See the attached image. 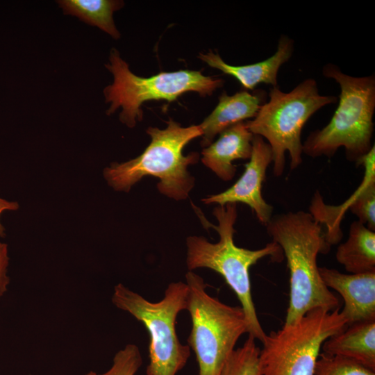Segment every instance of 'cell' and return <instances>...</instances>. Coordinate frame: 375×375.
<instances>
[{
	"label": "cell",
	"mask_w": 375,
	"mask_h": 375,
	"mask_svg": "<svg viewBox=\"0 0 375 375\" xmlns=\"http://www.w3.org/2000/svg\"><path fill=\"white\" fill-rule=\"evenodd\" d=\"M322 74L339 85V103L330 122L310 133L303 143V153L331 158L343 147L347 158L357 163L374 145L375 76H352L331 63L324 66Z\"/></svg>",
	"instance_id": "cell-3"
},
{
	"label": "cell",
	"mask_w": 375,
	"mask_h": 375,
	"mask_svg": "<svg viewBox=\"0 0 375 375\" xmlns=\"http://www.w3.org/2000/svg\"><path fill=\"white\" fill-rule=\"evenodd\" d=\"M323 353L340 356L375 371V319L347 326L322 344Z\"/></svg>",
	"instance_id": "cell-15"
},
{
	"label": "cell",
	"mask_w": 375,
	"mask_h": 375,
	"mask_svg": "<svg viewBox=\"0 0 375 375\" xmlns=\"http://www.w3.org/2000/svg\"><path fill=\"white\" fill-rule=\"evenodd\" d=\"M105 67L113 76V83L103 90L106 102L110 103L106 114L110 115L121 107L119 120L130 128L142 119L141 106L147 101H173L189 92H197L201 97L210 96L224 83L222 78L189 69L140 77L130 70L128 63L115 48L111 49L109 63Z\"/></svg>",
	"instance_id": "cell-6"
},
{
	"label": "cell",
	"mask_w": 375,
	"mask_h": 375,
	"mask_svg": "<svg viewBox=\"0 0 375 375\" xmlns=\"http://www.w3.org/2000/svg\"><path fill=\"white\" fill-rule=\"evenodd\" d=\"M188 295V287L183 282L169 283L158 302L148 301L121 283L115 287V306L142 322L149 334L147 375H176L186 365L190 347L180 342L175 325L178 313L187 309Z\"/></svg>",
	"instance_id": "cell-7"
},
{
	"label": "cell",
	"mask_w": 375,
	"mask_h": 375,
	"mask_svg": "<svg viewBox=\"0 0 375 375\" xmlns=\"http://www.w3.org/2000/svg\"><path fill=\"white\" fill-rule=\"evenodd\" d=\"M314 375H375V371L351 360L319 353Z\"/></svg>",
	"instance_id": "cell-19"
},
{
	"label": "cell",
	"mask_w": 375,
	"mask_h": 375,
	"mask_svg": "<svg viewBox=\"0 0 375 375\" xmlns=\"http://www.w3.org/2000/svg\"><path fill=\"white\" fill-rule=\"evenodd\" d=\"M19 208V204L16 201H9L0 198V216L6 210H17ZM5 236V228L0 222V238Z\"/></svg>",
	"instance_id": "cell-22"
},
{
	"label": "cell",
	"mask_w": 375,
	"mask_h": 375,
	"mask_svg": "<svg viewBox=\"0 0 375 375\" xmlns=\"http://www.w3.org/2000/svg\"><path fill=\"white\" fill-rule=\"evenodd\" d=\"M217 140L203 149L201 161L219 178L231 181L236 172L233 162L249 159L252 151L253 134L245 121L222 131Z\"/></svg>",
	"instance_id": "cell-13"
},
{
	"label": "cell",
	"mask_w": 375,
	"mask_h": 375,
	"mask_svg": "<svg viewBox=\"0 0 375 375\" xmlns=\"http://www.w3.org/2000/svg\"><path fill=\"white\" fill-rule=\"evenodd\" d=\"M319 272L325 285L342 296L347 326L375 319V272L348 274L325 267Z\"/></svg>",
	"instance_id": "cell-11"
},
{
	"label": "cell",
	"mask_w": 375,
	"mask_h": 375,
	"mask_svg": "<svg viewBox=\"0 0 375 375\" xmlns=\"http://www.w3.org/2000/svg\"><path fill=\"white\" fill-rule=\"evenodd\" d=\"M272 162L273 153L269 144L263 138L254 135L251 155L240 178L226 190L210 195L202 201L206 204L217 203L219 206L244 203L265 226L273 216V207L264 199L262 188L267 167Z\"/></svg>",
	"instance_id": "cell-10"
},
{
	"label": "cell",
	"mask_w": 375,
	"mask_h": 375,
	"mask_svg": "<svg viewBox=\"0 0 375 375\" xmlns=\"http://www.w3.org/2000/svg\"><path fill=\"white\" fill-rule=\"evenodd\" d=\"M236 203H227L214 208L218 222L214 225L201 217L206 228L217 231L219 240L211 243L202 236L187 238V267L190 271L206 267L219 273L233 290L241 303L248 326V333L263 342L266 333L260 324L251 296L250 267L260 259L269 256L281 260L283 251L278 244L271 242L264 247L250 250L235 245L233 235L237 213Z\"/></svg>",
	"instance_id": "cell-2"
},
{
	"label": "cell",
	"mask_w": 375,
	"mask_h": 375,
	"mask_svg": "<svg viewBox=\"0 0 375 375\" xmlns=\"http://www.w3.org/2000/svg\"><path fill=\"white\" fill-rule=\"evenodd\" d=\"M188 287L187 309L192 329L188 346L195 353L199 375H220L240 336L248 333L241 306L226 305L206 291L203 278L189 271L185 274Z\"/></svg>",
	"instance_id": "cell-8"
},
{
	"label": "cell",
	"mask_w": 375,
	"mask_h": 375,
	"mask_svg": "<svg viewBox=\"0 0 375 375\" xmlns=\"http://www.w3.org/2000/svg\"><path fill=\"white\" fill-rule=\"evenodd\" d=\"M8 264V245L0 242V297L6 292L10 282L7 274Z\"/></svg>",
	"instance_id": "cell-21"
},
{
	"label": "cell",
	"mask_w": 375,
	"mask_h": 375,
	"mask_svg": "<svg viewBox=\"0 0 375 375\" xmlns=\"http://www.w3.org/2000/svg\"><path fill=\"white\" fill-rule=\"evenodd\" d=\"M65 15H72L94 26L115 39L120 38L112 17L113 12L124 6L117 0H59L56 1Z\"/></svg>",
	"instance_id": "cell-17"
},
{
	"label": "cell",
	"mask_w": 375,
	"mask_h": 375,
	"mask_svg": "<svg viewBox=\"0 0 375 375\" xmlns=\"http://www.w3.org/2000/svg\"><path fill=\"white\" fill-rule=\"evenodd\" d=\"M85 375H97V374L94 372H89Z\"/></svg>",
	"instance_id": "cell-23"
},
{
	"label": "cell",
	"mask_w": 375,
	"mask_h": 375,
	"mask_svg": "<svg viewBox=\"0 0 375 375\" xmlns=\"http://www.w3.org/2000/svg\"><path fill=\"white\" fill-rule=\"evenodd\" d=\"M337 100L335 96L320 94L313 78L303 80L288 92L278 86L270 89L268 101L245 124L253 135L263 138L269 144L275 176H281L284 172L286 152L290 155L291 169L301 164L303 126L317 110Z\"/></svg>",
	"instance_id": "cell-5"
},
{
	"label": "cell",
	"mask_w": 375,
	"mask_h": 375,
	"mask_svg": "<svg viewBox=\"0 0 375 375\" xmlns=\"http://www.w3.org/2000/svg\"><path fill=\"white\" fill-rule=\"evenodd\" d=\"M347 320L339 311L317 308L277 331L266 334L260 350V375H314L324 342L343 331Z\"/></svg>",
	"instance_id": "cell-9"
},
{
	"label": "cell",
	"mask_w": 375,
	"mask_h": 375,
	"mask_svg": "<svg viewBox=\"0 0 375 375\" xmlns=\"http://www.w3.org/2000/svg\"><path fill=\"white\" fill-rule=\"evenodd\" d=\"M266 93L257 90L252 94L242 91L233 95L224 92L212 112L199 125L202 131V147L209 146L215 137L228 128L253 118L265 103Z\"/></svg>",
	"instance_id": "cell-14"
},
{
	"label": "cell",
	"mask_w": 375,
	"mask_h": 375,
	"mask_svg": "<svg viewBox=\"0 0 375 375\" xmlns=\"http://www.w3.org/2000/svg\"><path fill=\"white\" fill-rule=\"evenodd\" d=\"M272 241L281 247L290 272V299L285 324L317 308L332 311L339 300L324 283L317 266L319 253L328 244L322 225L307 212L299 210L273 215L265 225Z\"/></svg>",
	"instance_id": "cell-1"
},
{
	"label": "cell",
	"mask_w": 375,
	"mask_h": 375,
	"mask_svg": "<svg viewBox=\"0 0 375 375\" xmlns=\"http://www.w3.org/2000/svg\"><path fill=\"white\" fill-rule=\"evenodd\" d=\"M260 350L256 339L249 335L243 345L232 351L220 375H260Z\"/></svg>",
	"instance_id": "cell-18"
},
{
	"label": "cell",
	"mask_w": 375,
	"mask_h": 375,
	"mask_svg": "<svg viewBox=\"0 0 375 375\" xmlns=\"http://www.w3.org/2000/svg\"><path fill=\"white\" fill-rule=\"evenodd\" d=\"M336 260L350 274L375 272V233L360 222L349 228L347 240L340 244Z\"/></svg>",
	"instance_id": "cell-16"
},
{
	"label": "cell",
	"mask_w": 375,
	"mask_h": 375,
	"mask_svg": "<svg viewBox=\"0 0 375 375\" xmlns=\"http://www.w3.org/2000/svg\"><path fill=\"white\" fill-rule=\"evenodd\" d=\"M142 363L138 347L128 344L115 354L112 365L108 371L97 375H135Z\"/></svg>",
	"instance_id": "cell-20"
},
{
	"label": "cell",
	"mask_w": 375,
	"mask_h": 375,
	"mask_svg": "<svg viewBox=\"0 0 375 375\" xmlns=\"http://www.w3.org/2000/svg\"><path fill=\"white\" fill-rule=\"evenodd\" d=\"M294 41L287 35H281L278 41L277 49L269 58L253 64L234 66L224 61L218 53L209 51L199 53V58L210 67L236 78L241 85L249 90L259 84L278 86V73L281 67L288 62L294 51Z\"/></svg>",
	"instance_id": "cell-12"
},
{
	"label": "cell",
	"mask_w": 375,
	"mask_h": 375,
	"mask_svg": "<svg viewBox=\"0 0 375 375\" xmlns=\"http://www.w3.org/2000/svg\"><path fill=\"white\" fill-rule=\"evenodd\" d=\"M166 128L149 127L151 141L137 158L122 163L114 162L103 170L108 185L117 191L128 192L144 176H154L160 181V193L176 200L185 199L194 185L188 167L198 162L199 155L183 150L192 140L202 135L199 126L182 127L169 119Z\"/></svg>",
	"instance_id": "cell-4"
}]
</instances>
